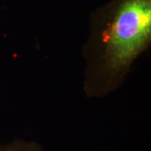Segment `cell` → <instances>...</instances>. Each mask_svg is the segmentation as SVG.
<instances>
[{
	"label": "cell",
	"instance_id": "obj_1",
	"mask_svg": "<svg viewBox=\"0 0 151 151\" xmlns=\"http://www.w3.org/2000/svg\"><path fill=\"white\" fill-rule=\"evenodd\" d=\"M151 44V0H110L90 18L83 90L104 98L120 88Z\"/></svg>",
	"mask_w": 151,
	"mask_h": 151
},
{
	"label": "cell",
	"instance_id": "obj_2",
	"mask_svg": "<svg viewBox=\"0 0 151 151\" xmlns=\"http://www.w3.org/2000/svg\"><path fill=\"white\" fill-rule=\"evenodd\" d=\"M0 151H45L39 143L34 141L16 139L11 142L0 143Z\"/></svg>",
	"mask_w": 151,
	"mask_h": 151
}]
</instances>
